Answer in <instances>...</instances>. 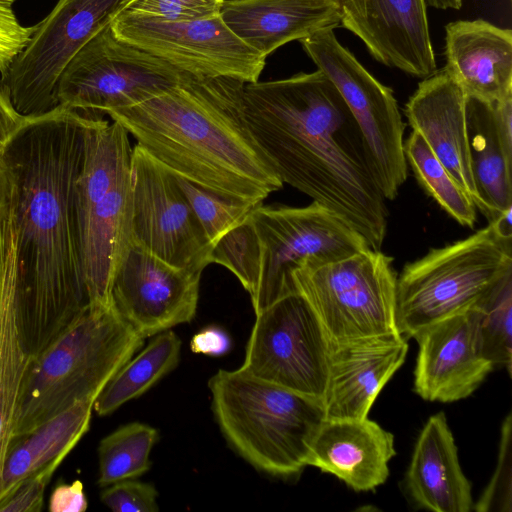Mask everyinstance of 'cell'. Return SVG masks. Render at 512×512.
Returning <instances> with one entry per match:
<instances>
[{
    "label": "cell",
    "mask_w": 512,
    "mask_h": 512,
    "mask_svg": "<svg viewBox=\"0 0 512 512\" xmlns=\"http://www.w3.org/2000/svg\"><path fill=\"white\" fill-rule=\"evenodd\" d=\"M466 127L474 204L492 222L512 208V146L500 132L497 102L466 97Z\"/></svg>",
    "instance_id": "d4e9b609"
},
{
    "label": "cell",
    "mask_w": 512,
    "mask_h": 512,
    "mask_svg": "<svg viewBox=\"0 0 512 512\" xmlns=\"http://www.w3.org/2000/svg\"><path fill=\"white\" fill-rule=\"evenodd\" d=\"M512 278V237L492 223L469 237L430 249L397 276L396 323L405 338L478 307Z\"/></svg>",
    "instance_id": "8992f818"
},
{
    "label": "cell",
    "mask_w": 512,
    "mask_h": 512,
    "mask_svg": "<svg viewBox=\"0 0 512 512\" xmlns=\"http://www.w3.org/2000/svg\"><path fill=\"white\" fill-rule=\"evenodd\" d=\"M23 119L24 116L16 111L0 82V145L18 128Z\"/></svg>",
    "instance_id": "ab89813d"
},
{
    "label": "cell",
    "mask_w": 512,
    "mask_h": 512,
    "mask_svg": "<svg viewBox=\"0 0 512 512\" xmlns=\"http://www.w3.org/2000/svg\"><path fill=\"white\" fill-rule=\"evenodd\" d=\"M418 132L455 181L476 199L466 127V95L442 68L424 78L404 108Z\"/></svg>",
    "instance_id": "ffe728a7"
},
{
    "label": "cell",
    "mask_w": 512,
    "mask_h": 512,
    "mask_svg": "<svg viewBox=\"0 0 512 512\" xmlns=\"http://www.w3.org/2000/svg\"><path fill=\"white\" fill-rule=\"evenodd\" d=\"M244 85L187 73L176 84L106 115L174 176L234 201L259 204L283 182L247 125Z\"/></svg>",
    "instance_id": "3957f363"
},
{
    "label": "cell",
    "mask_w": 512,
    "mask_h": 512,
    "mask_svg": "<svg viewBox=\"0 0 512 512\" xmlns=\"http://www.w3.org/2000/svg\"><path fill=\"white\" fill-rule=\"evenodd\" d=\"M292 278L330 342L400 334L397 274L393 259L381 250L367 247L327 264L305 265Z\"/></svg>",
    "instance_id": "52a82bcc"
},
{
    "label": "cell",
    "mask_w": 512,
    "mask_h": 512,
    "mask_svg": "<svg viewBox=\"0 0 512 512\" xmlns=\"http://www.w3.org/2000/svg\"><path fill=\"white\" fill-rule=\"evenodd\" d=\"M17 0H0V73L3 77L16 56L28 44L34 30L18 20L14 10Z\"/></svg>",
    "instance_id": "d590c367"
},
{
    "label": "cell",
    "mask_w": 512,
    "mask_h": 512,
    "mask_svg": "<svg viewBox=\"0 0 512 512\" xmlns=\"http://www.w3.org/2000/svg\"><path fill=\"white\" fill-rule=\"evenodd\" d=\"M444 69L466 97L495 103L512 96V32L482 19L445 26Z\"/></svg>",
    "instance_id": "44dd1931"
},
{
    "label": "cell",
    "mask_w": 512,
    "mask_h": 512,
    "mask_svg": "<svg viewBox=\"0 0 512 512\" xmlns=\"http://www.w3.org/2000/svg\"><path fill=\"white\" fill-rule=\"evenodd\" d=\"M248 218L259 255L257 287L250 298L255 315L296 292L292 274L298 268L327 264L370 247L346 220L316 202L305 207L260 203Z\"/></svg>",
    "instance_id": "ba28073f"
},
{
    "label": "cell",
    "mask_w": 512,
    "mask_h": 512,
    "mask_svg": "<svg viewBox=\"0 0 512 512\" xmlns=\"http://www.w3.org/2000/svg\"><path fill=\"white\" fill-rule=\"evenodd\" d=\"M330 347L318 317L296 291L256 314L240 369L323 402Z\"/></svg>",
    "instance_id": "7c38bea8"
},
{
    "label": "cell",
    "mask_w": 512,
    "mask_h": 512,
    "mask_svg": "<svg viewBox=\"0 0 512 512\" xmlns=\"http://www.w3.org/2000/svg\"><path fill=\"white\" fill-rule=\"evenodd\" d=\"M243 109L281 181L341 216L381 250L386 199L362 132L332 81L317 69L245 83Z\"/></svg>",
    "instance_id": "7a4b0ae2"
},
{
    "label": "cell",
    "mask_w": 512,
    "mask_h": 512,
    "mask_svg": "<svg viewBox=\"0 0 512 512\" xmlns=\"http://www.w3.org/2000/svg\"><path fill=\"white\" fill-rule=\"evenodd\" d=\"M89 117L57 105L24 117L0 145L15 223L22 324L34 357L88 306L74 185Z\"/></svg>",
    "instance_id": "6da1fadb"
},
{
    "label": "cell",
    "mask_w": 512,
    "mask_h": 512,
    "mask_svg": "<svg viewBox=\"0 0 512 512\" xmlns=\"http://www.w3.org/2000/svg\"><path fill=\"white\" fill-rule=\"evenodd\" d=\"M223 0H131L125 11L165 21L182 22L221 14Z\"/></svg>",
    "instance_id": "836d02e7"
},
{
    "label": "cell",
    "mask_w": 512,
    "mask_h": 512,
    "mask_svg": "<svg viewBox=\"0 0 512 512\" xmlns=\"http://www.w3.org/2000/svg\"><path fill=\"white\" fill-rule=\"evenodd\" d=\"M87 507L88 501L80 480L72 483L60 482L49 498L50 512H84Z\"/></svg>",
    "instance_id": "74e56055"
},
{
    "label": "cell",
    "mask_w": 512,
    "mask_h": 512,
    "mask_svg": "<svg viewBox=\"0 0 512 512\" xmlns=\"http://www.w3.org/2000/svg\"><path fill=\"white\" fill-rule=\"evenodd\" d=\"M202 273L178 268L130 243L113 278L111 300L143 338L192 321Z\"/></svg>",
    "instance_id": "9a60e30c"
},
{
    "label": "cell",
    "mask_w": 512,
    "mask_h": 512,
    "mask_svg": "<svg viewBox=\"0 0 512 512\" xmlns=\"http://www.w3.org/2000/svg\"><path fill=\"white\" fill-rule=\"evenodd\" d=\"M232 347L229 334L218 326H207L198 331L190 341L193 353L219 357L227 354Z\"/></svg>",
    "instance_id": "f35d334b"
},
{
    "label": "cell",
    "mask_w": 512,
    "mask_h": 512,
    "mask_svg": "<svg viewBox=\"0 0 512 512\" xmlns=\"http://www.w3.org/2000/svg\"><path fill=\"white\" fill-rule=\"evenodd\" d=\"M394 436L368 417L325 419L318 429L307 466L330 473L357 492L371 491L389 475Z\"/></svg>",
    "instance_id": "7402d4cb"
},
{
    "label": "cell",
    "mask_w": 512,
    "mask_h": 512,
    "mask_svg": "<svg viewBox=\"0 0 512 512\" xmlns=\"http://www.w3.org/2000/svg\"><path fill=\"white\" fill-rule=\"evenodd\" d=\"M300 43L343 97L362 132L385 199H395L406 181L408 164L404 154L405 123L393 90L341 45L334 29L321 30Z\"/></svg>",
    "instance_id": "9c48e42d"
},
{
    "label": "cell",
    "mask_w": 512,
    "mask_h": 512,
    "mask_svg": "<svg viewBox=\"0 0 512 512\" xmlns=\"http://www.w3.org/2000/svg\"><path fill=\"white\" fill-rule=\"evenodd\" d=\"M427 6H431L436 9H460L463 0H426Z\"/></svg>",
    "instance_id": "60d3db41"
},
{
    "label": "cell",
    "mask_w": 512,
    "mask_h": 512,
    "mask_svg": "<svg viewBox=\"0 0 512 512\" xmlns=\"http://www.w3.org/2000/svg\"><path fill=\"white\" fill-rule=\"evenodd\" d=\"M512 415L501 427L499 452L494 474L473 510L478 512L512 511Z\"/></svg>",
    "instance_id": "d6a6232c"
},
{
    "label": "cell",
    "mask_w": 512,
    "mask_h": 512,
    "mask_svg": "<svg viewBox=\"0 0 512 512\" xmlns=\"http://www.w3.org/2000/svg\"><path fill=\"white\" fill-rule=\"evenodd\" d=\"M130 183L131 241L170 265L202 273L212 245L175 176L137 144Z\"/></svg>",
    "instance_id": "5bb4252c"
},
{
    "label": "cell",
    "mask_w": 512,
    "mask_h": 512,
    "mask_svg": "<svg viewBox=\"0 0 512 512\" xmlns=\"http://www.w3.org/2000/svg\"><path fill=\"white\" fill-rule=\"evenodd\" d=\"M130 1L58 0L1 77L16 111L28 117L56 107V87L70 60Z\"/></svg>",
    "instance_id": "8fae6325"
},
{
    "label": "cell",
    "mask_w": 512,
    "mask_h": 512,
    "mask_svg": "<svg viewBox=\"0 0 512 512\" xmlns=\"http://www.w3.org/2000/svg\"><path fill=\"white\" fill-rule=\"evenodd\" d=\"M181 340L168 329L155 335L135 357L110 379L94 401L99 416L113 413L124 403L138 398L179 364Z\"/></svg>",
    "instance_id": "4316f807"
},
{
    "label": "cell",
    "mask_w": 512,
    "mask_h": 512,
    "mask_svg": "<svg viewBox=\"0 0 512 512\" xmlns=\"http://www.w3.org/2000/svg\"><path fill=\"white\" fill-rule=\"evenodd\" d=\"M158 438L154 427L140 422L122 425L105 436L98 446V485L103 488L146 473Z\"/></svg>",
    "instance_id": "f1b7e54d"
},
{
    "label": "cell",
    "mask_w": 512,
    "mask_h": 512,
    "mask_svg": "<svg viewBox=\"0 0 512 512\" xmlns=\"http://www.w3.org/2000/svg\"><path fill=\"white\" fill-rule=\"evenodd\" d=\"M223 1H235V0H223Z\"/></svg>",
    "instance_id": "b9f144b4"
},
{
    "label": "cell",
    "mask_w": 512,
    "mask_h": 512,
    "mask_svg": "<svg viewBox=\"0 0 512 512\" xmlns=\"http://www.w3.org/2000/svg\"><path fill=\"white\" fill-rule=\"evenodd\" d=\"M187 73L118 39L110 24L74 55L56 87L57 105L102 116L176 84Z\"/></svg>",
    "instance_id": "30bf717a"
},
{
    "label": "cell",
    "mask_w": 512,
    "mask_h": 512,
    "mask_svg": "<svg viewBox=\"0 0 512 512\" xmlns=\"http://www.w3.org/2000/svg\"><path fill=\"white\" fill-rule=\"evenodd\" d=\"M208 387L218 426L243 459L276 477L302 472L325 420L322 401L256 379L240 368L218 370Z\"/></svg>",
    "instance_id": "5b68a950"
},
{
    "label": "cell",
    "mask_w": 512,
    "mask_h": 512,
    "mask_svg": "<svg viewBox=\"0 0 512 512\" xmlns=\"http://www.w3.org/2000/svg\"><path fill=\"white\" fill-rule=\"evenodd\" d=\"M95 399L78 401L29 432L15 436L0 480V504L28 477L59 467L89 431Z\"/></svg>",
    "instance_id": "484cf974"
},
{
    "label": "cell",
    "mask_w": 512,
    "mask_h": 512,
    "mask_svg": "<svg viewBox=\"0 0 512 512\" xmlns=\"http://www.w3.org/2000/svg\"><path fill=\"white\" fill-rule=\"evenodd\" d=\"M221 17L265 57L282 45L340 26V0L223 1Z\"/></svg>",
    "instance_id": "603a6c76"
},
{
    "label": "cell",
    "mask_w": 512,
    "mask_h": 512,
    "mask_svg": "<svg viewBox=\"0 0 512 512\" xmlns=\"http://www.w3.org/2000/svg\"><path fill=\"white\" fill-rule=\"evenodd\" d=\"M121 41L150 53L197 77H227L257 82L266 57L225 24L221 14L173 22L125 10L110 22Z\"/></svg>",
    "instance_id": "4fadbf2b"
},
{
    "label": "cell",
    "mask_w": 512,
    "mask_h": 512,
    "mask_svg": "<svg viewBox=\"0 0 512 512\" xmlns=\"http://www.w3.org/2000/svg\"><path fill=\"white\" fill-rule=\"evenodd\" d=\"M157 496L152 484L135 478L110 484L100 493L102 503L114 512H157Z\"/></svg>",
    "instance_id": "e575fe53"
},
{
    "label": "cell",
    "mask_w": 512,
    "mask_h": 512,
    "mask_svg": "<svg viewBox=\"0 0 512 512\" xmlns=\"http://www.w3.org/2000/svg\"><path fill=\"white\" fill-rule=\"evenodd\" d=\"M412 338L419 346L414 390L424 400L467 398L494 368L480 352L472 309L430 324Z\"/></svg>",
    "instance_id": "e0dca14e"
},
{
    "label": "cell",
    "mask_w": 512,
    "mask_h": 512,
    "mask_svg": "<svg viewBox=\"0 0 512 512\" xmlns=\"http://www.w3.org/2000/svg\"><path fill=\"white\" fill-rule=\"evenodd\" d=\"M408 343L401 334L331 342L323 399L325 419H363L403 365Z\"/></svg>",
    "instance_id": "ac0fdd59"
},
{
    "label": "cell",
    "mask_w": 512,
    "mask_h": 512,
    "mask_svg": "<svg viewBox=\"0 0 512 512\" xmlns=\"http://www.w3.org/2000/svg\"><path fill=\"white\" fill-rule=\"evenodd\" d=\"M413 502L434 512L473 510L471 483L465 476L446 416H430L416 441L405 478Z\"/></svg>",
    "instance_id": "cb8c5ba5"
},
{
    "label": "cell",
    "mask_w": 512,
    "mask_h": 512,
    "mask_svg": "<svg viewBox=\"0 0 512 512\" xmlns=\"http://www.w3.org/2000/svg\"><path fill=\"white\" fill-rule=\"evenodd\" d=\"M482 356L494 367H512V278L472 309Z\"/></svg>",
    "instance_id": "f546056e"
},
{
    "label": "cell",
    "mask_w": 512,
    "mask_h": 512,
    "mask_svg": "<svg viewBox=\"0 0 512 512\" xmlns=\"http://www.w3.org/2000/svg\"><path fill=\"white\" fill-rule=\"evenodd\" d=\"M404 154L414 176L441 208L459 224L473 228L476 206L416 131L404 141Z\"/></svg>",
    "instance_id": "83f0119b"
},
{
    "label": "cell",
    "mask_w": 512,
    "mask_h": 512,
    "mask_svg": "<svg viewBox=\"0 0 512 512\" xmlns=\"http://www.w3.org/2000/svg\"><path fill=\"white\" fill-rule=\"evenodd\" d=\"M33 360L22 324L15 223L7 204L0 216V480Z\"/></svg>",
    "instance_id": "d6986e66"
},
{
    "label": "cell",
    "mask_w": 512,
    "mask_h": 512,
    "mask_svg": "<svg viewBox=\"0 0 512 512\" xmlns=\"http://www.w3.org/2000/svg\"><path fill=\"white\" fill-rule=\"evenodd\" d=\"M340 11L378 62L419 78L437 70L426 0H340Z\"/></svg>",
    "instance_id": "2e32d148"
},
{
    "label": "cell",
    "mask_w": 512,
    "mask_h": 512,
    "mask_svg": "<svg viewBox=\"0 0 512 512\" xmlns=\"http://www.w3.org/2000/svg\"><path fill=\"white\" fill-rule=\"evenodd\" d=\"M145 338L114 308L85 307L31 364L15 436L31 431L78 401L96 399Z\"/></svg>",
    "instance_id": "277c9868"
},
{
    "label": "cell",
    "mask_w": 512,
    "mask_h": 512,
    "mask_svg": "<svg viewBox=\"0 0 512 512\" xmlns=\"http://www.w3.org/2000/svg\"><path fill=\"white\" fill-rule=\"evenodd\" d=\"M56 466H49L25 479L17 489L0 504V512H39L43 508L44 494Z\"/></svg>",
    "instance_id": "8d00e7d4"
},
{
    "label": "cell",
    "mask_w": 512,
    "mask_h": 512,
    "mask_svg": "<svg viewBox=\"0 0 512 512\" xmlns=\"http://www.w3.org/2000/svg\"><path fill=\"white\" fill-rule=\"evenodd\" d=\"M175 178L212 247L224 234L243 222L258 205L234 201L181 177Z\"/></svg>",
    "instance_id": "4dcf8cb0"
},
{
    "label": "cell",
    "mask_w": 512,
    "mask_h": 512,
    "mask_svg": "<svg viewBox=\"0 0 512 512\" xmlns=\"http://www.w3.org/2000/svg\"><path fill=\"white\" fill-rule=\"evenodd\" d=\"M211 263L230 270L250 298L253 297L258 281L259 255L256 235L248 216L213 245Z\"/></svg>",
    "instance_id": "1f68e13d"
}]
</instances>
